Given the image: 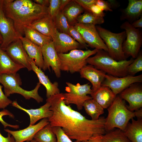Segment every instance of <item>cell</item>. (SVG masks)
<instances>
[{
  "label": "cell",
  "mask_w": 142,
  "mask_h": 142,
  "mask_svg": "<svg viewBox=\"0 0 142 142\" xmlns=\"http://www.w3.org/2000/svg\"><path fill=\"white\" fill-rule=\"evenodd\" d=\"M46 102L50 103V109L53 112L48 118L51 126L61 127L70 139L75 140V142H83L94 136L106 133L104 117L95 120L87 119L65 104L63 93L51 96Z\"/></svg>",
  "instance_id": "1"
},
{
  "label": "cell",
  "mask_w": 142,
  "mask_h": 142,
  "mask_svg": "<svg viewBox=\"0 0 142 142\" xmlns=\"http://www.w3.org/2000/svg\"><path fill=\"white\" fill-rule=\"evenodd\" d=\"M134 59L131 58L129 60L117 61L110 57L107 52L98 50L94 56L87 58V62L108 74L122 77L128 75L126 68Z\"/></svg>",
  "instance_id": "2"
},
{
  "label": "cell",
  "mask_w": 142,
  "mask_h": 142,
  "mask_svg": "<svg viewBox=\"0 0 142 142\" xmlns=\"http://www.w3.org/2000/svg\"><path fill=\"white\" fill-rule=\"evenodd\" d=\"M108 114L105 118L106 133L116 128L124 131L129 120L135 117L134 111L129 110L119 95L116 96L107 108Z\"/></svg>",
  "instance_id": "3"
},
{
  "label": "cell",
  "mask_w": 142,
  "mask_h": 142,
  "mask_svg": "<svg viewBox=\"0 0 142 142\" xmlns=\"http://www.w3.org/2000/svg\"><path fill=\"white\" fill-rule=\"evenodd\" d=\"M47 8L34 2L7 17L13 21L16 30L22 36L24 27L48 14Z\"/></svg>",
  "instance_id": "4"
},
{
  "label": "cell",
  "mask_w": 142,
  "mask_h": 142,
  "mask_svg": "<svg viewBox=\"0 0 142 142\" xmlns=\"http://www.w3.org/2000/svg\"><path fill=\"white\" fill-rule=\"evenodd\" d=\"M0 83L4 88V94L7 97L11 95L17 93L21 95L26 99L33 98L38 103L43 102V98L38 92L40 84L37 83L35 88L31 91L23 89L20 87L22 83L19 75L17 73L12 74H0Z\"/></svg>",
  "instance_id": "5"
},
{
  "label": "cell",
  "mask_w": 142,
  "mask_h": 142,
  "mask_svg": "<svg viewBox=\"0 0 142 142\" xmlns=\"http://www.w3.org/2000/svg\"><path fill=\"white\" fill-rule=\"evenodd\" d=\"M98 50L87 49L84 50L75 49L68 53L58 54L60 59L61 71L73 73L79 72L81 69L87 64V60L90 56L95 55Z\"/></svg>",
  "instance_id": "6"
},
{
  "label": "cell",
  "mask_w": 142,
  "mask_h": 142,
  "mask_svg": "<svg viewBox=\"0 0 142 142\" xmlns=\"http://www.w3.org/2000/svg\"><path fill=\"white\" fill-rule=\"evenodd\" d=\"M96 27L100 37L105 43L109 56L117 61L126 60L127 58L125 55L122 48L123 43L126 38L125 31L115 33L100 26Z\"/></svg>",
  "instance_id": "7"
},
{
  "label": "cell",
  "mask_w": 142,
  "mask_h": 142,
  "mask_svg": "<svg viewBox=\"0 0 142 142\" xmlns=\"http://www.w3.org/2000/svg\"><path fill=\"white\" fill-rule=\"evenodd\" d=\"M120 28L125 30L126 34V39L122 45L124 54L127 58L130 56L134 59L138 55L142 45V31L134 27L127 21L123 23Z\"/></svg>",
  "instance_id": "8"
},
{
  "label": "cell",
  "mask_w": 142,
  "mask_h": 142,
  "mask_svg": "<svg viewBox=\"0 0 142 142\" xmlns=\"http://www.w3.org/2000/svg\"><path fill=\"white\" fill-rule=\"evenodd\" d=\"M66 83L65 90L67 92L63 93L65 104L67 105L75 104L78 110H82L85 102L92 99L88 95H91L92 92L91 86L89 83L82 85L78 83L75 85L68 82Z\"/></svg>",
  "instance_id": "9"
},
{
  "label": "cell",
  "mask_w": 142,
  "mask_h": 142,
  "mask_svg": "<svg viewBox=\"0 0 142 142\" xmlns=\"http://www.w3.org/2000/svg\"><path fill=\"white\" fill-rule=\"evenodd\" d=\"M0 34L2 39L0 47L3 50L22 36L16 30L13 21L6 16L3 0L0 4Z\"/></svg>",
  "instance_id": "10"
},
{
  "label": "cell",
  "mask_w": 142,
  "mask_h": 142,
  "mask_svg": "<svg viewBox=\"0 0 142 142\" xmlns=\"http://www.w3.org/2000/svg\"><path fill=\"white\" fill-rule=\"evenodd\" d=\"M74 26L89 47L108 52L107 47L99 35L95 25L76 23Z\"/></svg>",
  "instance_id": "11"
},
{
  "label": "cell",
  "mask_w": 142,
  "mask_h": 142,
  "mask_svg": "<svg viewBox=\"0 0 142 142\" xmlns=\"http://www.w3.org/2000/svg\"><path fill=\"white\" fill-rule=\"evenodd\" d=\"M142 82V74L134 76L127 75L122 77H116L106 74L101 86L109 87L117 95L131 85Z\"/></svg>",
  "instance_id": "12"
},
{
  "label": "cell",
  "mask_w": 142,
  "mask_h": 142,
  "mask_svg": "<svg viewBox=\"0 0 142 142\" xmlns=\"http://www.w3.org/2000/svg\"><path fill=\"white\" fill-rule=\"evenodd\" d=\"M42 51L43 60V70L48 69L50 71L51 67L56 77L60 78L61 75L60 61L53 41L42 47Z\"/></svg>",
  "instance_id": "13"
},
{
  "label": "cell",
  "mask_w": 142,
  "mask_h": 142,
  "mask_svg": "<svg viewBox=\"0 0 142 142\" xmlns=\"http://www.w3.org/2000/svg\"><path fill=\"white\" fill-rule=\"evenodd\" d=\"M141 83H133L120 93V96L127 101L130 111H134L142 107V86Z\"/></svg>",
  "instance_id": "14"
},
{
  "label": "cell",
  "mask_w": 142,
  "mask_h": 142,
  "mask_svg": "<svg viewBox=\"0 0 142 142\" xmlns=\"http://www.w3.org/2000/svg\"><path fill=\"white\" fill-rule=\"evenodd\" d=\"M56 51L58 54L67 53L75 49L84 48L69 34L56 29L52 38Z\"/></svg>",
  "instance_id": "15"
},
{
  "label": "cell",
  "mask_w": 142,
  "mask_h": 142,
  "mask_svg": "<svg viewBox=\"0 0 142 142\" xmlns=\"http://www.w3.org/2000/svg\"><path fill=\"white\" fill-rule=\"evenodd\" d=\"M5 50L7 54L15 62L23 65L29 71L32 70L29 61V57L20 39L11 44Z\"/></svg>",
  "instance_id": "16"
},
{
  "label": "cell",
  "mask_w": 142,
  "mask_h": 142,
  "mask_svg": "<svg viewBox=\"0 0 142 142\" xmlns=\"http://www.w3.org/2000/svg\"><path fill=\"white\" fill-rule=\"evenodd\" d=\"M49 124L48 119L44 118L37 124L29 125L23 129L12 131L8 129H4V130L10 134L14 137L15 142L30 141L33 139L34 135L38 131Z\"/></svg>",
  "instance_id": "17"
},
{
  "label": "cell",
  "mask_w": 142,
  "mask_h": 142,
  "mask_svg": "<svg viewBox=\"0 0 142 142\" xmlns=\"http://www.w3.org/2000/svg\"><path fill=\"white\" fill-rule=\"evenodd\" d=\"M79 72L81 78L87 79L91 83L92 92H95L101 87L106 74L103 71L89 64L84 67Z\"/></svg>",
  "instance_id": "18"
},
{
  "label": "cell",
  "mask_w": 142,
  "mask_h": 142,
  "mask_svg": "<svg viewBox=\"0 0 142 142\" xmlns=\"http://www.w3.org/2000/svg\"><path fill=\"white\" fill-rule=\"evenodd\" d=\"M46 103L39 108L36 109H26L19 105L16 100L12 102L11 104L13 106L22 110L28 114L30 117V125H33L39 120L44 118H48L52 115L53 112L50 109V103Z\"/></svg>",
  "instance_id": "19"
},
{
  "label": "cell",
  "mask_w": 142,
  "mask_h": 142,
  "mask_svg": "<svg viewBox=\"0 0 142 142\" xmlns=\"http://www.w3.org/2000/svg\"><path fill=\"white\" fill-rule=\"evenodd\" d=\"M32 70L36 74L40 84L43 85L46 90V96L47 98L51 96L60 93L58 88V83L57 82H51L48 76L46 75L42 69L38 68L35 64L34 60L29 58Z\"/></svg>",
  "instance_id": "20"
},
{
  "label": "cell",
  "mask_w": 142,
  "mask_h": 142,
  "mask_svg": "<svg viewBox=\"0 0 142 142\" xmlns=\"http://www.w3.org/2000/svg\"><path fill=\"white\" fill-rule=\"evenodd\" d=\"M27 27L33 29L52 38L57 29L54 20L48 14Z\"/></svg>",
  "instance_id": "21"
},
{
  "label": "cell",
  "mask_w": 142,
  "mask_h": 142,
  "mask_svg": "<svg viewBox=\"0 0 142 142\" xmlns=\"http://www.w3.org/2000/svg\"><path fill=\"white\" fill-rule=\"evenodd\" d=\"M121 12L120 19L126 20L131 24L142 15V0H129L127 7Z\"/></svg>",
  "instance_id": "22"
},
{
  "label": "cell",
  "mask_w": 142,
  "mask_h": 142,
  "mask_svg": "<svg viewBox=\"0 0 142 142\" xmlns=\"http://www.w3.org/2000/svg\"><path fill=\"white\" fill-rule=\"evenodd\" d=\"M20 39L29 57L34 60L37 66L43 69V60L42 47L33 43L25 37L22 36Z\"/></svg>",
  "instance_id": "23"
},
{
  "label": "cell",
  "mask_w": 142,
  "mask_h": 142,
  "mask_svg": "<svg viewBox=\"0 0 142 142\" xmlns=\"http://www.w3.org/2000/svg\"><path fill=\"white\" fill-rule=\"evenodd\" d=\"M90 95L104 109H107L110 105L116 96L109 87L104 86H101L96 91L92 92Z\"/></svg>",
  "instance_id": "24"
},
{
  "label": "cell",
  "mask_w": 142,
  "mask_h": 142,
  "mask_svg": "<svg viewBox=\"0 0 142 142\" xmlns=\"http://www.w3.org/2000/svg\"><path fill=\"white\" fill-rule=\"evenodd\" d=\"M23 68V65L14 61L0 47V74H16Z\"/></svg>",
  "instance_id": "25"
},
{
  "label": "cell",
  "mask_w": 142,
  "mask_h": 142,
  "mask_svg": "<svg viewBox=\"0 0 142 142\" xmlns=\"http://www.w3.org/2000/svg\"><path fill=\"white\" fill-rule=\"evenodd\" d=\"M131 120L124 131V133L131 142H142V119Z\"/></svg>",
  "instance_id": "26"
},
{
  "label": "cell",
  "mask_w": 142,
  "mask_h": 142,
  "mask_svg": "<svg viewBox=\"0 0 142 142\" xmlns=\"http://www.w3.org/2000/svg\"><path fill=\"white\" fill-rule=\"evenodd\" d=\"M23 34L25 35V37L33 43L41 47L52 41L51 38L28 27H24Z\"/></svg>",
  "instance_id": "27"
},
{
  "label": "cell",
  "mask_w": 142,
  "mask_h": 142,
  "mask_svg": "<svg viewBox=\"0 0 142 142\" xmlns=\"http://www.w3.org/2000/svg\"><path fill=\"white\" fill-rule=\"evenodd\" d=\"M84 11V9L73 0L69 3L62 11L70 26L76 23L77 17Z\"/></svg>",
  "instance_id": "28"
},
{
  "label": "cell",
  "mask_w": 142,
  "mask_h": 142,
  "mask_svg": "<svg viewBox=\"0 0 142 142\" xmlns=\"http://www.w3.org/2000/svg\"><path fill=\"white\" fill-rule=\"evenodd\" d=\"M34 1L30 0H3V7L6 16L8 17L20 10L25 6L32 4Z\"/></svg>",
  "instance_id": "29"
},
{
  "label": "cell",
  "mask_w": 142,
  "mask_h": 142,
  "mask_svg": "<svg viewBox=\"0 0 142 142\" xmlns=\"http://www.w3.org/2000/svg\"><path fill=\"white\" fill-rule=\"evenodd\" d=\"M83 107L87 114L93 120H98L100 116L104 112V109L92 98L86 101Z\"/></svg>",
  "instance_id": "30"
},
{
  "label": "cell",
  "mask_w": 142,
  "mask_h": 142,
  "mask_svg": "<svg viewBox=\"0 0 142 142\" xmlns=\"http://www.w3.org/2000/svg\"><path fill=\"white\" fill-rule=\"evenodd\" d=\"M33 139L37 142H57V139L52 127L49 124L38 131Z\"/></svg>",
  "instance_id": "31"
},
{
  "label": "cell",
  "mask_w": 142,
  "mask_h": 142,
  "mask_svg": "<svg viewBox=\"0 0 142 142\" xmlns=\"http://www.w3.org/2000/svg\"><path fill=\"white\" fill-rule=\"evenodd\" d=\"M103 142H131L124 131L117 128L101 135Z\"/></svg>",
  "instance_id": "32"
},
{
  "label": "cell",
  "mask_w": 142,
  "mask_h": 142,
  "mask_svg": "<svg viewBox=\"0 0 142 142\" xmlns=\"http://www.w3.org/2000/svg\"><path fill=\"white\" fill-rule=\"evenodd\" d=\"M77 23L92 24H101L104 22L103 17H97L92 13L85 11L84 13L79 15L77 19Z\"/></svg>",
  "instance_id": "33"
},
{
  "label": "cell",
  "mask_w": 142,
  "mask_h": 142,
  "mask_svg": "<svg viewBox=\"0 0 142 142\" xmlns=\"http://www.w3.org/2000/svg\"><path fill=\"white\" fill-rule=\"evenodd\" d=\"M54 22L57 30L58 29L60 32L68 34V29L70 25L62 11H59L58 12L54 19Z\"/></svg>",
  "instance_id": "34"
},
{
  "label": "cell",
  "mask_w": 142,
  "mask_h": 142,
  "mask_svg": "<svg viewBox=\"0 0 142 142\" xmlns=\"http://www.w3.org/2000/svg\"><path fill=\"white\" fill-rule=\"evenodd\" d=\"M142 71V53L140 51L136 58L126 68L128 75L134 76L138 73Z\"/></svg>",
  "instance_id": "35"
},
{
  "label": "cell",
  "mask_w": 142,
  "mask_h": 142,
  "mask_svg": "<svg viewBox=\"0 0 142 142\" xmlns=\"http://www.w3.org/2000/svg\"><path fill=\"white\" fill-rule=\"evenodd\" d=\"M68 34L80 44L84 48L88 49V46L83 39L80 34L74 26H70Z\"/></svg>",
  "instance_id": "36"
},
{
  "label": "cell",
  "mask_w": 142,
  "mask_h": 142,
  "mask_svg": "<svg viewBox=\"0 0 142 142\" xmlns=\"http://www.w3.org/2000/svg\"><path fill=\"white\" fill-rule=\"evenodd\" d=\"M60 0H49L47 8L48 14L54 20L59 11Z\"/></svg>",
  "instance_id": "37"
},
{
  "label": "cell",
  "mask_w": 142,
  "mask_h": 142,
  "mask_svg": "<svg viewBox=\"0 0 142 142\" xmlns=\"http://www.w3.org/2000/svg\"><path fill=\"white\" fill-rule=\"evenodd\" d=\"M53 131L57 137V142H73L64 132L61 127L59 126L52 127Z\"/></svg>",
  "instance_id": "38"
},
{
  "label": "cell",
  "mask_w": 142,
  "mask_h": 142,
  "mask_svg": "<svg viewBox=\"0 0 142 142\" xmlns=\"http://www.w3.org/2000/svg\"><path fill=\"white\" fill-rule=\"evenodd\" d=\"M8 115L10 117L14 118V116L13 114L8 110L4 109L0 111V122L3 125L4 128L9 127L15 129H18L19 128V125H13L8 124L4 121L3 119V117L4 116Z\"/></svg>",
  "instance_id": "39"
},
{
  "label": "cell",
  "mask_w": 142,
  "mask_h": 142,
  "mask_svg": "<svg viewBox=\"0 0 142 142\" xmlns=\"http://www.w3.org/2000/svg\"><path fill=\"white\" fill-rule=\"evenodd\" d=\"M2 86L0 85V109H5L12 104V101L9 99L2 90Z\"/></svg>",
  "instance_id": "40"
},
{
  "label": "cell",
  "mask_w": 142,
  "mask_h": 142,
  "mask_svg": "<svg viewBox=\"0 0 142 142\" xmlns=\"http://www.w3.org/2000/svg\"><path fill=\"white\" fill-rule=\"evenodd\" d=\"M87 11L98 17H103L105 15L103 11L95 4L90 6Z\"/></svg>",
  "instance_id": "41"
},
{
  "label": "cell",
  "mask_w": 142,
  "mask_h": 142,
  "mask_svg": "<svg viewBox=\"0 0 142 142\" xmlns=\"http://www.w3.org/2000/svg\"><path fill=\"white\" fill-rule=\"evenodd\" d=\"M95 4L103 11H113L111 8L112 7L109 1L96 0Z\"/></svg>",
  "instance_id": "42"
},
{
  "label": "cell",
  "mask_w": 142,
  "mask_h": 142,
  "mask_svg": "<svg viewBox=\"0 0 142 142\" xmlns=\"http://www.w3.org/2000/svg\"><path fill=\"white\" fill-rule=\"evenodd\" d=\"M80 5L84 9L88 11L89 7L92 5L95 4L96 0H74Z\"/></svg>",
  "instance_id": "43"
},
{
  "label": "cell",
  "mask_w": 142,
  "mask_h": 142,
  "mask_svg": "<svg viewBox=\"0 0 142 142\" xmlns=\"http://www.w3.org/2000/svg\"><path fill=\"white\" fill-rule=\"evenodd\" d=\"M8 133L7 136L5 137L2 136L0 132V142H15L14 137Z\"/></svg>",
  "instance_id": "44"
},
{
  "label": "cell",
  "mask_w": 142,
  "mask_h": 142,
  "mask_svg": "<svg viewBox=\"0 0 142 142\" xmlns=\"http://www.w3.org/2000/svg\"><path fill=\"white\" fill-rule=\"evenodd\" d=\"M132 26L135 28H142V15L140 18L135 21L131 24Z\"/></svg>",
  "instance_id": "45"
},
{
  "label": "cell",
  "mask_w": 142,
  "mask_h": 142,
  "mask_svg": "<svg viewBox=\"0 0 142 142\" xmlns=\"http://www.w3.org/2000/svg\"><path fill=\"white\" fill-rule=\"evenodd\" d=\"M101 135H98L94 136L89 139L83 142H103L101 139Z\"/></svg>",
  "instance_id": "46"
},
{
  "label": "cell",
  "mask_w": 142,
  "mask_h": 142,
  "mask_svg": "<svg viewBox=\"0 0 142 142\" xmlns=\"http://www.w3.org/2000/svg\"><path fill=\"white\" fill-rule=\"evenodd\" d=\"M72 1L71 0H60L59 11H62L66 6Z\"/></svg>",
  "instance_id": "47"
},
{
  "label": "cell",
  "mask_w": 142,
  "mask_h": 142,
  "mask_svg": "<svg viewBox=\"0 0 142 142\" xmlns=\"http://www.w3.org/2000/svg\"><path fill=\"white\" fill-rule=\"evenodd\" d=\"M34 2L43 6L48 7L49 4V0H35Z\"/></svg>",
  "instance_id": "48"
},
{
  "label": "cell",
  "mask_w": 142,
  "mask_h": 142,
  "mask_svg": "<svg viewBox=\"0 0 142 142\" xmlns=\"http://www.w3.org/2000/svg\"><path fill=\"white\" fill-rule=\"evenodd\" d=\"M135 114V117L137 119H142V108L134 111Z\"/></svg>",
  "instance_id": "49"
},
{
  "label": "cell",
  "mask_w": 142,
  "mask_h": 142,
  "mask_svg": "<svg viewBox=\"0 0 142 142\" xmlns=\"http://www.w3.org/2000/svg\"><path fill=\"white\" fill-rule=\"evenodd\" d=\"M30 142H37L35 140H34V139H33L32 140H31V141H30Z\"/></svg>",
  "instance_id": "50"
},
{
  "label": "cell",
  "mask_w": 142,
  "mask_h": 142,
  "mask_svg": "<svg viewBox=\"0 0 142 142\" xmlns=\"http://www.w3.org/2000/svg\"><path fill=\"white\" fill-rule=\"evenodd\" d=\"M0 40L2 42V38L0 34Z\"/></svg>",
  "instance_id": "51"
},
{
  "label": "cell",
  "mask_w": 142,
  "mask_h": 142,
  "mask_svg": "<svg viewBox=\"0 0 142 142\" xmlns=\"http://www.w3.org/2000/svg\"><path fill=\"white\" fill-rule=\"evenodd\" d=\"M2 43V42L0 40V44L1 45Z\"/></svg>",
  "instance_id": "52"
},
{
  "label": "cell",
  "mask_w": 142,
  "mask_h": 142,
  "mask_svg": "<svg viewBox=\"0 0 142 142\" xmlns=\"http://www.w3.org/2000/svg\"><path fill=\"white\" fill-rule=\"evenodd\" d=\"M2 0H0V4H1V2H2Z\"/></svg>",
  "instance_id": "53"
},
{
  "label": "cell",
  "mask_w": 142,
  "mask_h": 142,
  "mask_svg": "<svg viewBox=\"0 0 142 142\" xmlns=\"http://www.w3.org/2000/svg\"><path fill=\"white\" fill-rule=\"evenodd\" d=\"M25 142H30V141H26Z\"/></svg>",
  "instance_id": "54"
}]
</instances>
